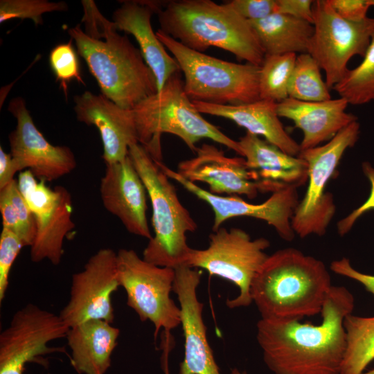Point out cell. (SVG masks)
<instances>
[{
  "mask_svg": "<svg viewBox=\"0 0 374 374\" xmlns=\"http://www.w3.org/2000/svg\"><path fill=\"white\" fill-rule=\"evenodd\" d=\"M3 188L8 193L12 206L14 214L17 220L19 237L23 242L24 247H30L35 235L34 215L19 190L17 181L15 179L12 180Z\"/></svg>",
  "mask_w": 374,
  "mask_h": 374,
  "instance_id": "cell-33",
  "label": "cell"
},
{
  "mask_svg": "<svg viewBox=\"0 0 374 374\" xmlns=\"http://www.w3.org/2000/svg\"><path fill=\"white\" fill-rule=\"evenodd\" d=\"M77 119L100 132L105 164L124 160L139 143L132 109L121 107L103 95L87 91L73 98Z\"/></svg>",
  "mask_w": 374,
  "mask_h": 374,
  "instance_id": "cell-20",
  "label": "cell"
},
{
  "mask_svg": "<svg viewBox=\"0 0 374 374\" xmlns=\"http://www.w3.org/2000/svg\"><path fill=\"white\" fill-rule=\"evenodd\" d=\"M335 11L343 19L360 22L365 20L371 6L368 0H329Z\"/></svg>",
  "mask_w": 374,
  "mask_h": 374,
  "instance_id": "cell-37",
  "label": "cell"
},
{
  "mask_svg": "<svg viewBox=\"0 0 374 374\" xmlns=\"http://www.w3.org/2000/svg\"><path fill=\"white\" fill-rule=\"evenodd\" d=\"M100 193L105 209L117 217L127 231L150 240L146 217V189L127 156L124 160L105 164Z\"/></svg>",
  "mask_w": 374,
  "mask_h": 374,
  "instance_id": "cell-19",
  "label": "cell"
},
{
  "mask_svg": "<svg viewBox=\"0 0 374 374\" xmlns=\"http://www.w3.org/2000/svg\"><path fill=\"white\" fill-rule=\"evenodd\" d=\"M24 244L14 232L2 228L0 234V302L6 296L11 267Z\"/></svg>",
  "mask_w": 374,
  "mask_h": 374,
  "instance_id": "cell-34",
  "label": "cell"
},
{
  "mask_svg": "<svg viewBox=\"0 0 374 374\" xmlns=\"http://www.w3.org/2000/svg\"><path fill=\"white\" fill-rule=\"evenodd\" d=\"M175 271L172 291L179 302L184 336V357L179 374H220L206 337L204 304L197 294L202 272L186 265L176 267Z\"/></svg>",
  "mask_w": 374,
  "mask_h": 374,
  "instance_id": "cell-18",
  "label": "cell"
},
{
  "mask_svg": "<svg viewBox=\"0 0 374 374\" xmlns=\"http://www.w3.org/2000/svg\"><path fill=\"white\" fill-rule=\"evenodd\" d=\"M363 58L357 66L348 69L332 89L353 105L374 101V32Z\"/></svg>",
  "mask_w": 374,
  "mask_h": 374,
  "instance_id": "cell-29",
  "label": "cell"
},
{
  "mask_svg": "<svg viewBox=\"0 0 374 374\" xmlns=\"http://www.w3.org/2000/svg\"><path fill=\"white\" fill-rule=\"evenodd\" d=\"M49 64L66 96L68 84L73 80L84 84L80 71L78 57L72 45V39L66 43L57 44L51 51Z\"/></svg>",
  "mask_w": 374,
  "mask_h": 374,
  "instance_id": "cell-32",
  "label": "cell"
},
{
  "mask_svg": "<svg viewBox=\"0 0 374 374\" xmlns=\"http://www.w3.org/2000/svg\"><path fill=\"white\" fill-rule=\"evenodd\" d=\"M249 21L265 55L308 53L314 30L311 23L280 13Z\"/></svg>",
  "mask_w": 374,
  "mask_h": 374,
  "instance_id": "cell-26",
  "label": "cell"
},
{
  "mask_svg": "<svg viewBox=\"0 0 374 374\" xmlns=\"http://www.w3.org/2000/svg\"><path fill=\"white\" fill-rule=\"evenodd\" d=\"M119 335L118 328L100 319L70 328L66 338L71 350V365L79 374H105Z\"/></svg>",
  "mask_w": 374,
  "mask_h": 374,
  "instance_id": "cell-25",
  "label": "cell"
},
{
  "mask_svg": "<svg viewBox=\"0 0 374 374\" xmlns=\"http://www.w3.org/2000/svg\"><path fill=\"white\" fill-rule=\"evenodd\" d=\"M362 374H374V369H372L368 371H365Z\"/></svg>",
  "mask_w": 374,
  "mask_h": 374,
  "instance_id": "cell-43",
  "label": "cell"
},
{
  "mask_svg": "<svg viewBox=\"0 0 374 374\" xmlns=\"http://www.w3.org/2000/svg\"><path fill=\"white\" fill-rule=\"evenodd\" d=\"M313 34L308 53L326 74L328 89L343 78L347 64L355 55L364 57L374 32V18L353 22L341 17L329 0L313 3Z\"/></svg>",
  "mask_w": 374,
  "mask_h": 374,
  "instance_id": "cell-11",
  "label": "cell"
},
{
  "mask_svg": "<svg viewBox=\"0 0 374 374\" xmlns=\"http://www.w3.org/2000/svg\"><path fill=\"white\" fill-rule=\"evenodd\" d=\"M168 353H169V350H167V349L163 350V362L165 374H170L169 373V370H168Z\"/></svg>",
  "mask_w": 374,
  "mask_h": 374,
  "instance_id": "cell-41",
  "label": "cell"
},
{
  "mask_svg": "<svg viewBox=\"0 0 374 374\" xmlns=\"http://www.w3.org/2000/svg\"><path fill=\"white\" fill-rule=\"evenodd\" d=\"M156 13L160 30L189 48L202 53L217 47L257 66L264 60L265 53L249 20L226 3L168 1Z\"/></svg>",
  "mask_w": 374,
  "mask_h": 374,
  "instance_id": "cell-4",
  "label": "cell"
},
{
  "mask_svg": "<svg viewBox=\"0 0 374 374\" xmlns=\"http://www.w3.org/2000/svg\"><path fill=\"white\" fill-rule=\"evenodd\" d=\"M360 133L357 121L339 131L326 143L301 150L299 157L308 166V187L292 219V226L301 238L323 235L336 211L332 195L326 185L336 170L344 152L357 143Z\"/></svg>",
  "mask_w": 374,
  "mask_h": 374,
  "instance_id": "cell-8",
  "label": "cell"
},
{
  "mask_svg": "<svg viewBox=\"0 0 374 374\" xmlns=\"http://www.w3.org/2000/svg\"><path fill=\"white\" fill-rule=\"evenodd\" d=\"M346 348L341 374H362L374 360V316L352 314L344 321Z\"/></svg>",
  "mask_w": 374,
  "mask_h": 374,
  "instance_id": "cell-27",
  "label": "cell"
},
{
  "mask_svg": "<svg viewBox=\"0 0 374 374\" xmlns=\"http://www.w3.org/2000/svg\"><path fill=\"white\" fill-rule=\"evenodd\" d=\"M238 143L248 168L256 171L261 181L281 188H298L308 182V166L303 158L290 155L247 132Z\"/></svg>",
  "mask_w": 374,
  "mask_h": 374,
  "instance_id": "cell-24",
  "label": "cell"
},
{
  "mask_svg": "<svg viewBox=\"0 0 374 374\" xmlns=\"http://www.w3.org/2000/svg\"><path fill=\"white\" fill-rule=\"evenodd\" d=\"M197 110L206 114L229 119L247 132L261 136L269 143L284 152L298 157L301 148L284 128L277 111V103L260 99L257 101L238 105H216L193 101Z\"/></svg>",
  "mask_w": 374,
  "mask_h": 374,
  "instance_id": "cell-23",
  "label": "cell"
},
{
  "mask_svg": "<svg viewBox=\"0 0 374 374\" xmlns=\"http://www.w3.org/2000/svg\"><path fill=\"white\" fill-rule=\"evenodd\" d=\"M296 53L265 55L260 66V99L277 103L288 98V88L296 58Z\"/></svg>",
  "mask_w": 374,
  "mask_h": 374,
  "instance_id": "cell-30",
  "label": "cell"
},
{
  "mask_svg": "<svg viewBox=\"0 0 374 374\" xmlns=\"http://www.w3.org/2000/svg\"><path fill=\"white\" fill-rule=\"evenodd\" d=\"M348 103L343 98L320 102H305L287 98L277 104L279 117L292 121L303 132L301 150L319 146L331 140L339 131L357 121L348 113Z\"/></svg>",
  "mask_w": 374,
  "mask_h": 374,
  "instance_id": "cell-21",
  "label": "cell"
},
{
  "mask_svg": "<svg viewBox=\"0 0 374 374\" xmlns=\"http://www.w3.org/2000/svg\"><path fill=\"white\" fill-rule=\"evenodd\" d=\"M180 71L174 73L159 92L141 100L132 109L139 143L159 161L162 159L160 141L163 133L178 136L195 152L196 143L208 139L242 157L238 141L224 134L197 110L185 92Z\"/></svg>",
  "mask_w": 374,
  "mask_h": 374,
  "instance_id": "cell-5",
  "label": "cell"
},
{
  "mask_svg": "<svg viewBox=\"0 0 374 374\" xmlns=\"http://www.w3.org/2000/svg\"><path fill=\"white\" fill-rule=\"evenodd\" d=\"M230 374H246L240 371L238 368H233L231 371Z\"/></svg>",
  "mask_w": 374,
  "mask_h": 374,
  "instance_id": "cell-42",
  "label": "cell"
},
{
  "mask_svg": "<svg viewBox=\"0 0 374 374\" xmlns=\"http://www.w3.org/2000/svg\"><path fill=\"white\" fill-rule=\"evenodd\" d=\"M321 70L308 53L299 54L290 81L288 98L305 102L331 99L330 89L323 80Z\"/></svg>",
  "mask_w": 374,
  "mask_h": 374,
  "instance_id": "cell-28",
  "label": "cell"
},
{
  "mask_svg": "<svg viewBox=\"0 0 374 374\" xmlns=\"http://www.w3.org/2000/svg\"><path fill=\"white\" fill-rule=\"evenodd\" d=\"M313 3L311 0H276L275 13L290 15L312 24Z\"/></svg>",
  "mask_w": 374,
  "mask_h": 374,
  "instance_id": "cell-39",
  "label": "cell"
},
{
  "mask_svg": "<svg viewBox=\"0 0 374 374\" xmlns=\"http://www.w3.org/2000/svg\"><path fill=\"white\" fill-rule=\"evenodd\" d=\"M154 13L152 1H124L114 12L112 21L117 30L134 37L145 63L155 76L159 92L180 68L152 30L151 17Z\"/></svg>",
  "mask_w": 374,
  "mask_h": 374,
  "instance_id": "cell-22",
  "label": "cell"
},
{
  "mask_svg": "<svg viewBox=\"0 0 374 374\" xmlns=\"http://www.w3.org/2000/svg\"><path fill=\"white\" fill-rule=\"evenodd\" d=\"M362 169L371 184V190L367 199L349 215L341 219L337 224V232L341 236L347 234L364 213L374 210V167L368 161L363 162Z\"/></svg>",
  "mask_w": 374,
  "mask_h": 374,
  "instance_id": "cell-35",
  "label": "cell"
},
{
  "mask_svg": "<svg viewBox=\"0 0 374 374\" xmlns=\"http://www.w3.org/2000/svg\"><path fill=\"white\" fill-rule=\"evenodd\" d=\"M68 33L96 80L102 95L121 107L132 109L157 92L155 76L140 49L127 36L118 33L112 21L101 15L89 36L79 24L69 28Z\"/></svg>",
  "mask_w": 374,
  "mask_h": 374,
  "instance_id": "cell-3",
  "label": "cell"
},
{
  "mask_svg": "<svg viewBox=\"0 0 374 374\" xmlns=\"http://www.w3.org/2000/svg\"><path fill=\"white\" fill-rule=\"evenodd\" d=\"M177 172L191 182L207 184L209 191L218 195H243L253 199L259 192L273 193L283 188L261 181L244 157H226L222 150L206 143L197 148L194 157L181 161Z\"/></svg>",
  "mask_w": 374,
  "mask_h": 374,
  "instance_id": "cell-17",
  "label": "cell"
},
{
  "mask_svg": "<svg viewBox=\"0 0 374 374\" xmlns=\"http://www.w3.org/2000/svg\"><path fill=\"white\" fill-rule=\"evenodd\" d=\"M118 287L117 253L102 248L73 274L69 301L59 315L69 328L95 319L112 323V294Z\"/></svg>",
  "mask_w": 374,
  "mask_h": 374,
  "instance_id": "cell-14",
  "label": "cell"
},
{
  "mask_svg": "<svg viewBox=\"0 0 374 374\" xmlns=\"http://www.w3.org/2000/svg\"><path fill=\"white\" fill-rule=\"evenodd\" d=\"M67 4L64 1L51 2L46 0H1L0 23L13 19H29L37 26L43 24L42 15L53 11H65Z\"/></svg>",
  "mask_w": 374,
  "mask_h": 374,
  "instance_id": "cell-31",
  "label": "cell"
},
{
  "mask_svg": "<svg viewBox=\"0 0 374 374\" xmlns=\"http://www.w3.org/2000/svg\"><path fill=\"white\" fill-rule=\"evenodd\" d=\"M330 269L336 274L357 281L374 295V275L357 271L351 265L348 258L343 257L333 260L330 265Z\"/></svg>",
  "mask_w": 374,
  "mask_h": 374,
  "instance_id": "cell-38",
  "label": "cell"
},
{
  "mask_svg": "<svg viewBox=\"0 0 374 374\" xmlns=\"http://www.w3.org/2000/svg\"><path fill=\"white\" fill-rule=\"evenodd\" d=\"M270 242L265 238L252 240L244 230L220 227L209 235L204 249H192L185 265L201 268L233 283L239 294L227 299L229 308L247 307L252 303L250 290L252 280L269 255L265 250Z\"/></svg>",
  "mask_w": 374,
  "mask_h": 374,
  "instance_id": "cell-9",
  "label": "cell"
},
{
  "mask_svg": "<svg viewBox=\"0 0 374 374\" xmlns=\"http://www.w3.org/2000/svg\"><path fill=\"white\" fill-rule=\"evenodd\" d=\"M160 169L170 179L181 184L199 199L206 202L214 213L213 231L234 217H251L266 222L278 235L290 242L295 237L292 219L299 204L297 188L287 186L271 193L261 204H251L237 196H221L211 193L183 177L177 171L155 160Z\"/></svg>",
  "mask_w": 374,
  "mask_h": 374,
  "instance_id": "cell-15",
  "label": "cell"
},
{
  "mask_svg": "<svg viewBox=\"0 0 374 374\" xmlns=\"http://www.w3.org/2000/svg\"><path fill=\"white\" fill-rule=\"evenodd\" d=\"M226 3L249 21L262 19L276 12V0H232Z\"/></svg>",
  "mask_w": 374,
  "mask_h": 374,
  "instance_id": "cell-36",
  "label": "cell"
},
{
  "mask_svg": "<svg viewBox=\"0 0 374 374\" xmlns=\"http://www.w3.org/2000/svg\"><path fill=\"white\" fill-rule=\"evenodd\" d=\"M160 42L173 55L184 76V90L192 101L238 105L260 99V66L224 61L183 45L161 30Z\"/></svg>",
  "mask_w": 374,
  "mask_h": 374,
  "instance_id": "cell-7",
  "label": "cell"
},
{
  "mask_svg": "<svg viewBox=\"0 0 374 374\" xmlns=\"http://www.w3.org/2000/svg\"><path fill=\"white\" fill-rule=\"evenodd\" d=\"M19 170L10 153H6L0 147V189L14 180V175Z\"/></svg>",
  "mask_w": 374,
  "mask_h": 374,
  "instance_id": "cell-40",
  "label": "cell"
},
{
  "mask_svg": "<svg viewBox=\"0 0 374 374\" xmlns=\"http://www.w3.org/2000/svg\"><path fill=\"white\" fill-rule=\"evenodd\" d=\"M371 6L374 7V0H368Z\"/></svg>",
  "mask_w": 374,
  "mask_h": 374,
  "instance_id": "cell-44",
  "label": "cell"
},
{
  "mask_svg": "<svg viewBox=\"0 0 374 374\" xmlns=\"http://www.w3.org/2000/svg\"><path fill=\"white\" fill-rule=\"evenodd\" d=\"M118 279L127 294V304L141 321L154 326V339L161 328L166 333L181 324V310L170 298L175 269L159 267L141 258L133 249L117 252Z\"/></svg>",
  "mask_w": 374,
  "mask_h": 374,
  "instance_id": "cell-10",
  "label": "cell"
},
{
  "mask_svg": "<svg viewBox=\"0 0 374 374\" xmlns=\"http://www.w3.org/2000/svg\"><path fill=\"white\" fill-rule=\"evenodd\" d=\"M44 181H37L29 170L19 174L17 186L35 222V235L30 247V260L39 262L48 260L60 263L64 240L75 227L72 220V200L70 193L62 186L51 188Z\"/></svg>",
  "mask_w": 374,
  "mask_h": 374,
  "instance_id": "cell-12",
  "label": "cell"
},
{
  "mask_svg": "<svg viewBox=\"0 0 374 374\" xmlns=\"http://www.w3.org/2000/svg\"><path fill=\"white\" fill-rule=\"evenodd\" d=\"M354 308L352 293L332 285L319 325L260 319L256 339L265 364L274 374H341L346 348L344 321Z\"/></svg>",
  "mask_w": 374,
  "mask_h": 374,
  "instance_id": "cell-1",
  "label": "cell"
},
{
  "mask_svg": "<svg viewBox=\"0 0 374 374\" xmlns=\"http://www.w3.org/2000/svg\"><path fill=\"white\" fill-rule=\"evenodd\" d=\"M69 329L59 314L26 304L15 312L0 334V374H24L26 365L39 357L65 352L63 347L48 344L66 338Z\"/></svg>",
  "mask_w": 374,
  "mask_h": 374,
  "instance_id": "cell-13",
  "label": "cell"
},
{
  "mask_svg": "<svg viewBox=\"0 0 374 374\" xmlns=\"http://www.w3.org/2000/svg\"><path fill=\"white\" fill-rule=\"evenodd\" d=\"M332 286L323 261L287 247L268 256L252 280L250 294L261 319L301 321L321 314Z\"/></svg>",
  "mask_w": 374,
  "mask_h": 374,
  "instance_id": "cell-2",
  "label": "cell"
},
{
  "mask_svg": "<svg viewBox=\"0 0 374 374\" xmlns=\"http://www.w3.org/2000/svg\"><path fill=\"white\" fill-rule=\"evenodd\" d=\"M128 156L141 177L152 208L154 235L145 247L143 258L155 265L175 269L185 265L190 248L186 233L197 224L179 199L170 178L139 143L129 148Z\"/></svg>",
  "mask_w": 374,
  "mask_h": 374,
  "instance_id": "cell-6",
  "label": "cell"
},
{
  "mask_svg": "<svg viewBox=\"0 0 374 374\" xmlns=\"http://www.w3.org/2000/svg\"><path fill=\"white\" fill-rule=\"evenodd\" d=\"M8 110L16 118L17 126L9 135L10 154L19 172L29 170L40 181L59 179L76 167L72 150L51 144L35 126L24 100L12 98Z\"/></svg>",
  "mask_w": 374,
  "mask_h": 374,
  "instance_id": "cell-16",
  "label": "cell"
}]
</instances>
